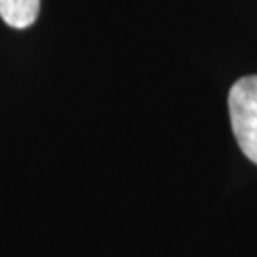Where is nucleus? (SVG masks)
Segmentation results:
<instances>
[{
  "label": "nucleus",
  "mask_w": 257,
  "mask_h": 257,
  "mask_svg": "<svg viewBox=\"0 0 257 257\" xmlns=\"http://www.w3.org/2000/svg\"><path fill=\"white\" fill-rule=\"evenodd\" d=\"M232 134L248 160L257 164V74L242 76L229 92Z\"/></svg>",
  "instance_id": "f257e3e1"
},
{
  "label": "nucleus",
  "mask_w": 257,
  "mask_h": 257,
  "mask_svg": "<svg viewBox=\"0 0 257 257\" xmlns=\"http://www.w3.org/2000/svg\"><path fill=\"white\" fill-rule=\"evenodd\" d=\"M40 0H0V18L14 29L31 27L38 18Z\"/></svg>",
  "instance_id": "f03ea898"
}]
</instances>
